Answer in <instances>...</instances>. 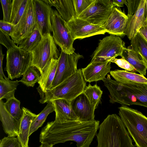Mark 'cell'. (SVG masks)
<instances>
[{"instance_id": "cell-1", "label": "cell", "mask_w": 147, "mask_h": 147, "mask_svg": "<svg viewBox=\"0 0 147 147\" xmlns=\"http://www.w3.org/2000/svg\"><path fill=\"white\" fill-rule=\"evenodd\" d=\"M99 121H73L48 122L42 128L39 136L41 143L53 145L68 141L76 143L77 147H89L99 129Z\"/></svg>"}, {"instance_id": "cell-2", "label": "cell", "mask_w": 147, "mask_h": 147, "mask_svg": "<svg viewBox=\"0 0 147 147\" xmlns=\"http://www.w3.org/2000/svg\"><path fill=\"white\" fill-rule=\"evenodd\" d=\"M96 147H135L120 117L108 115L99 125Z\"/></svg>"}, {"instance_id": "cell-3", "label": "cell", "mask_w": 147, "mask_h": 147, "mask_svg": "<svg viewBox=\"0 0 147 147\" xmlns=\"http://www.w3.org/2000/svg\"><path fill=\"white\" fill-rule=\"evenodd\" d=\"M86 86L82 69H80L60 84L45 92L37 88L40 96L39 101L43 104L58 99L70 101L83 92Z\"/></svg>"}, {"instance_id": "cell-4", "label": "cell", "mask_w": 147, "mask_h": 147, "mask_svg": "<svg viewBox=\"0 0 147 147\" xmlns=\"http://www.w3.org/2000/svg\"><path fill=\"white\" fill-rule=\"evenodd\" d=\"M119 115L137 147H147V117L138 110L122 105Z\"/></svg>"}, {"instance_id": "cell-5", "label": "cell", "mask_w": 147, "mask_h": 147, "mask_svg": "<svg viewBox=\"0 0 147 147\" xmlns=\"http://www.w3.org/2000/svg\"><path fill=\"white\" fill-rule=\"evenodd\" d=\"M32 65L36 67L41 75L52 59H58L60 55L51 34L42 36L38 45L31 52Z\"/></svg>"}, {"instance_id": "cell-6", "label": "cell", "mask_w": 147, "mask_h": 147, "mask_svg": "<svg viewBox=\"0 0 147 147\" xmlns=\"http://www.w3.org/2000/svg\"><path fill=\"white\" fill-rule=\"evenodd\" d=\"M5 70L7 72L8 78L13 80L23 76L32 65V53L17 46L7 50Z\"/></svg>"}, {"instance_id": "cell-7", "label": "cell", "mask_w": 147, "mask_h": 147, "mask_svg": "<svg viewBox=\"0 0 147 147\" xmlns=\"http://www.w3.org/2000/svg\"><path fill=\"white\" fill-rule=\"evenodd\" d=\"M51 22L52 36L56 44L61 51L68 54L75 52L73 46V39L67 25V22L61 17L57 10L52 9Z\"/></svg>"}, {"instance_id": "cell-8", "label": "cell", "mask_w": 147, "mask_h": 147, "mask_svg": "<svg viewBox=\"0 0 147 147\" xmlns=\"http://www.w3.org/2000/svg\"><path fill=\"white\" fill-rule=\"evenodd\" d=\"M125 47V42L120 37L110 34L100 40L92 55L91 62L109 61L113 58L121 56Z\"/></svg>"}, {"instance_id": "cell-9", "label": "cell", "mask_w": 147, "mask_h": 147, "mask_svg": "<svg viewBox=\"0 0 147 147\" xmlns=\"http://www.w3.org/2000/svg\"><path fill=\"white\" fill-rule=\"evenodd\" d=\"M36 25L34 3L33 0H28L23 15L18 23L14 26L10 36L18 46L31 34Z\"/></svg>"}, {"instance_id": "cell-10", "label": "cell", "mask_w": 147, "mask_h": 147, "mask_svg": "<svg viewBox=\"0 0 147 147\" xmlns=\"http://www.w3.org/2000/svg\"><path fill=\"white\" fill-rule=\"evenodd\" d=\"M114 7L111 0H94L77 18L90 23L103 25Z\"/></svg>"}, {"instance_id": "cell-11", "label": "cell", "mask_w": 147, "mask_h": 147, "mask_svg": "<svg viewBox=\"0 0 147 147\" xmlns=\"http://www.w3.org/2000/svg\"><path fill=\"white\" fill-rule=\"evenodd\" d=\"M105 86L110 93L109 102L112 103H119L122 105H144L121 83L112 79L108 74L102 80Z\"/></svg>"}, {"instance_id": "cell-12", "label": "cell", "mask_w": 147, "mask_h": 147, "mask_svg": "<svg viewBox=\"0 0 147 147\" xmlns=\"http://www.w3.org/2000/svg\"><path fill=\"white\" fill-rule=\"evenodd\" d=\"M83 57L82 55L79 53L74 52L68 54L61 51L58 59L56 73L52 88L57 86L75 73L78 70V61Z\"/></svg>"}, {"instance_id": "cell-13", "label": "cell", "mask_w": 147, "mask_h": 147, "mask_svg": "<svg viewBox=\"0 0 147 147\" xmlns=\"http://www.w3.org/2000/svg\"><path fill=\"white\" fill-rule=\"evenodd\" d=\"M67 24L74 40L97 35L104 34L106 32L102 25L93 24L76 17L67 22Z\"/></svg>"}, {"instance_id": "cell-14", "label": "cell", "mask_w": 147, "mask_h": 147, "mask_svg": "<svg viewBox=\"0 0 147 147\" xmlns=\"http://www.w3.org/2000/svg\"><path fill=\"white\" fill-rule=\"evenodd\" d=\"M35 9L36 27L42 36L52 32L51 15L52 8L44 0H33Z\"/></svg>"}, {"instance_id": "cell-15", "label": "cell", "mask_w": 147, "mask_h": 147, "mask_svg": "<svg viewBox=\"0 0 147 147\" xmlns=\"http://www.w3.org/2000/svg\"><path fill=\"white\" fill-rule=\"evenodd\" d=\"M128 17L120 9L114 7L102 25L106 32L119 37L125 35V31Z\"/></svg>"}, {"instance_id": "cell-16", "label": "cell", "mask_w": 147, "mask_h": 147, "mask_svg": "<svg viewBox=\"0 0 147 147\" xmlns=\"http://www.w3.org/2000/svg\"><path fill=\"white\" fill-rule=\"evenodd\" d=\"M70 103L73 110L80 121L95 120V110L83 92L71 101Z\"/></svg>"}, {"instance_id": "cell-17", "label": "cell", "mask_w": 147, "mask_h": 147, "mask_svg": "<svg viewBox=\"0 0 147 147\" xmlns=\"http://www.w3.org/2000/svg\"><path fill=\"white\" fill-rule=\"evenodd\" d=\"M111 63L109 61L91 62L86 67L82 69L85 81L91 82L102 80L107 74L111 71Z\"/></svg>"}, {"instance_id": "cell-18", "label": "cell", "mask_w": 147, "mask_h": 147, "mask_svg": "<svg viewBox=\"0 0 147 147\" xmlns=\"http://www.w3.org/2000/svg\"><path fill=\"white\" fill-rule=\"evenodd\" d=\"M145 6L146 0H141L134 14L128 17L125 34L130 40L136 35L145 21Z\"/></svg>"}, {"instance_id": "cell-19", "label": "cell", "mask_w": 147, "mask_h": 147, "mask_svg": "<svg viewBox=\"0 0 147 147\" xmlns=\"http://www.w3.org/2000/svg\"><path fill=\"white\" fill-rule=\"evenodd\" d=\"M52 101L55 113V121L62 123L79 121L72 110L70 101L58 99Z\"/></svg>"}, {"instance_id": "cell-20", "label": "cell", "mask_w": 147, "mask_h": 147, "mask_svg": "<svg viewBox=\"0 0 147 147\" xmlns=\"http://www.w3.org/2000/svg\"><path fill=\"white\" fill-rule=\"evenodd\" d=\"M2 100H0V118L4 132L9 137L18 136L21 122L13 117L8 113Z\"/></svg>"}, {"instance_id": "cell-21", "label": "cell", "mask_w": 147, "mask_h": 147, "mask_svg": "<svg viewBox=\"0 0 147 147\" xmlns=\"http://www.w3.org/2000/svg\"><path fill=\"white\" fill-rule=\"evenodd\" d=\"M22 109L23 114L17 138L22 147H28L29 134L30 126L37 115L26 108L23 107Z\"/></svg>"}, {"instance_id": "cell-22", "label": "cell", "mask_w": 147, "mask_h": 147, "mask_svg": "<svg viewBox=\"0 0 147 147\" xmlns=\"http://www.w3.org/2000/svg\"><path fill=\"white\" fill-rule=\"evenodd\" d=\"M44 1L51 7H55L62 18L67 22L76 17L73 0Z\"/></svg>"}, {"instance_id": "cell-23", "label": "cell", "mask_w": 147, "mask_h": 147, "mask_svg": "<svg viewBox=\"0 0 147 147\" xmlns=\"http://www.w3.org/2000/svg\"><path fill=\"white\" fill-rule=\"evenodd\" d=\"M58 59H52L41 75L38 82V88L43 92L52 88L54 79L57 65Z\"/></svg>"}, {"instance_id": "cell-24", "label": "cell", "mask_w": 147, "mask_h": 147, "mask_svg": "<svg viewBox=\"0 0 147 147\" xmlns=\"http://www.w3.org/2000/svg\"><path fill=\"white\" fill-rule=\"evenodd\" d=\"M120 56L132 65L140 74L146 75L147 69L146 64L141 57L129 46L127 48H124Z\"/></svg>"}, {"instance_id": "cell-25", "label": "cell", "mask_w": 147, "mask_h": 147, "mask_svg": "<svg viewBox=\"0 0 147 147\" xmlns=\"http://www.w3.org/2000/svg\"><path fill=\"white\" fill-rule=\"evenodd\" d=\"M111 76L115 80L123 83L147 84V78L143 76L126 70L117 69L111 71Z\"/></svg>"}, {"instance_id": "cell-26", "label": "cell", "mask_w": 147, "mask_h": 147, "mask_svg": "<svg viewBox=\"0 0 147 147\" xmlns=\"http://www.w3.org/2000/svg\"><path fill=\"white\" fill-rule=\"evenodd\" d=\"M19 82L18 80L13 81L0 77V100L4 98L7 100L14 97Z\"/></svg>"}, {"instance_id": "cell-27", "label": "cell", "mask_w": 147, "mask_h": 147, "mask_svg": "<svg viewBox=\"0 0 147 147\" xmlns=\"http://www.w3.org/2000/svg\"><path fill=\"white\" fill-rule=\"evenodd\" d=\"M121 83L147 108V84Z\"/></svg>"}, {"instance_id": "cell-28", "label": "cell", "mask_w": 147, "mask_h": 147, "mask_svg": "<svg viewBox=\"0 0 147 147\" xmlns=\"http://www.w3.org/2000/svg\"><path fill=\"white\" fill-rule=\"evenodd\" d=\"M54 111V107L52 101H49L45 108L37 115L32 123L29 132V136L42 126L48 115Z\"/></svg>"}, {"instance_id": "cell-29", "label": "cell", "mask_w": 147, "mask_h": 147, "mask_svg": "<svg viewBox=\"0 0 147 147\" xmlns=\"http://www.w3.org/2000/svg\"><path fill=\"white\" fill-rule=\"evenodd\" d=\"M130 43V47L141 57L147 66V41L138 32Z\"/></svg>"}, {"instance_id": "cell-30", "label": "cell", "mask_w": 147, "mask_h": 147, "mask_svg": "<svg viewBox=\"0 0 147 147\" xmlns=\"http://www.w3.org/2000/svg\"><path fill=\"white\" fill-rule=\"evenodd\" d=\"M20 102L15 96L7 100L4 103L6 110L10 115L17 121L21 122L23 114L20 108Z\"/></svg>"}, {"instance_id": "cell-31", "label": "cell", "mask_w": 147, "mask_h": 147, "mask_svg": "<svg viewBox=\"0 0 147 147\" xmlns=\"http://www.w3.org/2000/svg\"><path fill=\"white\" fill-rule=\"evenodd\" d=\"M83 92L95 110L100 102L102 94V91L100 87L96 84L92 86L89 84L86 86Z\"/></svg>"}, {"instance_id": "cell-32", "label": "cell", "mask_w": 147, "mask_h": 147, "mask_svg": "<svg viewBox=\"0 0 147 147\" xmlns=\"http://www.w3.org/2000/svg\"><path fill=\"white\" fill-rule=\"evenodd\" d=\"M42 38L40 31L35 28L31 34L24 40L18 47L27 52H31L38 45Z\"/></svg>"}, {"instance_id": "cell-33", "label": "cell", "mask_w": 147, "mask_h": 147, "mask_svg": "<svg viewBox=\"0 0 147 147\" xmlns=\"http://www.w3.org/2000/svg\"><path fill=\"white\" fill-rule=\"evenodd\" d=\"M41 76L40 71L35 66L31 65L23 75L19 82L28 87H33L35 83L39 81Z\"/></svg>"}, {"instance_id": "cell-34", "label": "cell", "mask_w": 147, "mask_h": 147, "mask_svg": "<svg viewBox=\"0 0 147 147\" xmlns=\"http://www.w3.org/2000/svg\"><path fill=\"white\" fill-rule=\"evenodd\" d=\"M28 0H13L10 23L13 26L19 21L25 10Z\"/></svg>"}, {"instance_id": "cell-35", "label": "cell", "mask_w": 147, "mask_h": 147, "mask_svg": "<svg viewBox=\"0 0 147 147\" xmlns=\"http://www.w3.org/2000/svg\"><path fill=\"white\" fill-rule=\"evenodd\" d=\"M0 1L3 11V20L10 23L12 11L13 0H0Z\"/></svg>"}, {"instance_id": "cell-36", "label": "cell", "mask_w": 147, "mask_h": 147, "mask_svg": "<svg viewBox=\"0 0 147 147\" xmlns=\"http://www.w3.org/2000/svg\"><path fill=\"white\" fill-rule=\"evenodd\" d=\"M94 0H73L76 16L77 17Z\"/></svg>"}, {"instance_id": "cell-37", "label": "cell", "mask_w": 147, "mask_h": 147, "mask_svg": "<svg viewBox=\"0 0 147 147\" xmlns=\"http://www.w3.org/2000/svg\"><path fill=\"white\" fill-rule=\"evenodd\" d=\"M9 35L0 30V43L4 46L7 50L12 49L16 45L13 40L11 39Z\"/></svg>"}, {"instance_id": "cell-38", "label": "cell", "mask_w": 147, "mask_h": 147, "mask_svg": "<svg viewBox=\"0 0 147 147\" xmlns=\"http://www.w3.org/2000/svg\"><path fill=\"white\" fill-rule=\"evenodd\" d=\"M109 61L115 63L119 67L128 71L135 73L136 71L134 67L123 58L120 59L114 58L111 59Z\"/></svg>"}, {"instance_id": "cell-39", "label": "cell", "mask_w": 147, "mask_h": 147, "mask_svg": "<svg viewBox=\"0 0 147 147\" xmlns=\"http://www.w3.org/2000/svg\"><path fill=\"white\" fill-rule=\"evenodd\" d=\"M0 147H22L17 138L5 137L0 141Z\"/></svg>"}, {"instance_id": "cell-40", "label": "cell", "mask_w": 147, "mask_h": 147, "mask_svg": "<svg viewBox=\"0 0 147 147\" xmlns=\"http://www.w3.org/2000/svg\"><path fill=\"white\" fill-rule=\"evenodd\" d=\"M141 0H126L125 4L128 9V17L133 15L137 9Z\"/></svg>"}, {"instance_id": "cell-41", "label": "cell", "mask_w": 147, "mask_h": 147, "mask_svg": "<svg viewBox=\"0 0 147 147\" xmlns=\"http://www.w3.org/2000/svg\"><path fill=\"white\" fill-rule=\"evenodd\" d=\"M13 29L14 26L10 23L5 22L3 20H0V30L5 32L10 36L12 33Z\"/></svg>"}, {"instance_id": "cell-42", "label": "cell", "mask_w": 147, "mask_h": 147, "mask_svg": "<svg viewBox=\"0 0 147 147\" xmlns=\"http://www.w3.org/2000/svg\"><path fill=\"white\" fill-rule=\"evenodd\" d=\"M138 32L147 41V16L146 17L145 21Z\"/></svg>"}, {"instance_id": "cell-43", "label": "cell", "mask_w": 147, "mask_h": 147, "mask_svg": "<svg viewBox=\"0 0 147 147\" xmlns=\"http://www.w3.org/2000/svg\"><path fill=\"white\" fill-rule=\"evenodd\" d=\"M4 56V54H3L2 49L1 46H0V77H3L5 79H8L4 74L3 69L2 65L3 61Z\"/></svg>"}, {"instance_id": "cell-44", "label": "cell", "mask_w": 147, "mask_h": 147, "mask_svg": "<svg viewBox=\"0 0 147 147\" xmlns=\"http://www.w3.org/2000/svg\"><path fill=\"white\" fill-rule=\"evenodd\" d=\"M126 0H112V3L114 6L118 7H123L125 4Z\"/></svg>"}, {"instance_id": "cell-45", "label": "cell", "mask_w": 147, "mask_h": 147, "mask_svg": "<svg viewBox=\"0 0 147 147\" xmlns=\"http://www.w3.org/2000/svg\"><path fill=\"white\" fill-rule=\"evenodd\" d=\"M39 147H53V145L52 144L42 143Z\"/></svg>"}, {"instance_id": "cell-46", "label": "cell", "mask_w": 147, "mask_h": 147, "mask_svg": "<svg viewBox=\"0 0 147 147\" xmlns=\"http://www.w3.org/2000/svg\"><path fill=\"white\" fill-rule=\"evenodd\" d=\"M146 5L147 7V0H146Z\"/></svg>"}]
</instances>
